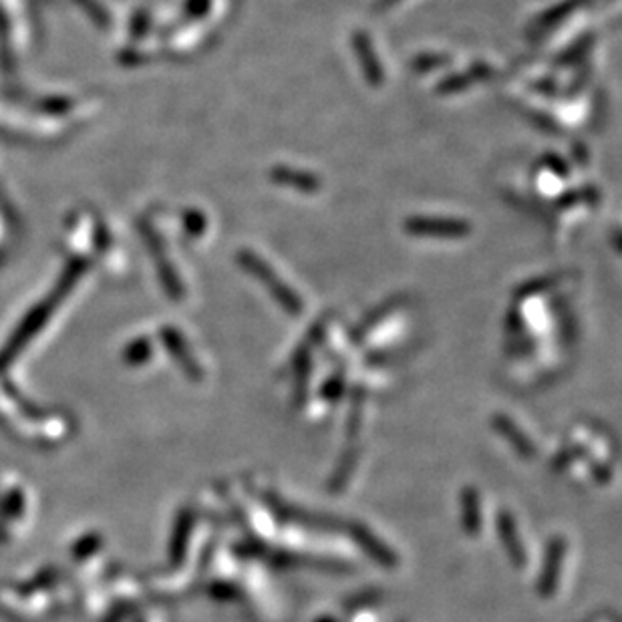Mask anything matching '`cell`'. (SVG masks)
<instances>
[{
	"mask_svg": "<svg viewBox=\"0 0 622 622\" xmlns=\"http://www.w3.org/2000/svg\"><path fill=\"white\" fill-rule=\"evenodd\" d=\"M240 266L252 274L260 284H264V289L272 294V298L281 305L286 313L300 315L302 313V298L292 290L289 282H284L281 276L276 274V270L268 264L266 260H262L254 250H240L238 252Z\"/></svg>",
	"mask_w": 622,
	"mask_h": 622,
	"instance_id": "cell-1",
	"label": "cell"
},
{
	"mask_svg": "<svg viewBox=\"0 0 622 622\" xmlns=\"http://www.w3.org/2000/svg\"><path fill=\"white\" fill-rule=\"evenodd\" d=\"M405 232L417 238H465L471 234V224L462 218L411 216L405 220Z\"/></svg>",
	"mask_w": 622,
	"mask_h": 622,
	"instance_id": "cell-2",
	"label": "cell"
},
{
	"mask_svg": "<svg viewBox=\"0 0 622 622\" xmlns=\"http://www.w3.org/2000/svg\"><path fill=\"white\" fill-rule=\"evenodd\" d=\"M353 48H355L359 67H361L367 83H369L371 87H381L384 83V71H383V65L379 63V56H376L375 53L373 40L365 30H355Z\"/></svg>",
	"mask_w": 622,
	"mask_h": 622,
	"instance_id": "cell-3",
	"label": "cell"
},
{
	"mask_svg": "<svg viewBox=\"0 0 622 622\" xmlns=\"http://www.w3.org/2000/svg\"><path fill=\"white\" fill-rule=\"evenodd\" d=\"M268 176L276 186L292 187V190L302 192V194H318L323 187L321 177L310 174V171L297 169L290 166H274L272 169H270Z\"/></svg>",
	"mask_w": 622,
	"mask_h": 622,
	"instance_id": "cell-4",
	"label": "cell"
},
{
	"mask_svg": "<svg viewBox=\"0 0 622 622\" xmlns=\"http://www.w3.org/2000/svg\"><path fill=\"white\" fill-rule=\"evenodd\" d=\"M583 3H584V0H568V3H564V4H560V6H554L552 11H548L546 16H542V19H540V21L536 22V30H538V32H542V30H546V29L554 27V24H558L560 21L566 19V16H568L572 11H576V8H578L580 4H583Z\"/></svg>",
	"mask_w": 622,
	"mask_h": 622,
	"instance_id": "cell-5",
	"label": "cell"
},
{
	"mask_svg": "<svg viewBox=\"0 0 622 622\" xmlns=\"http://www.w3.org/2000/svg\"><path fill=\"white\" fill-rule=\"evenodd\" d=\"M447 63H449V56H447V55L425 53V55L415 56L413 63H411V67H413L415 71H419V73H428V71H436V69H439V67H445Z\"/></svg>",
	"mask_w": 622,
	"mask_h": 622,
	"instance_id": "cell-6",
	"label": "cell"
},
{
	"mask_svg": "<svg viewBox=\"0 0 622 622\" xmlns=\"http://www.w3.org/2000/svg\"><path fill=\"white\" fill-rule=\"evenodd\" d=\"M473 75L468 73V75H449L447 79L441 81L437 85V93L441 95H454L457 91H463V89H468L473 83Z\"/></svg>",
	"mask_w": 622,
	"mask_h": 622,
	"instance_id": "cell-7",
	"label": "cell"
},
{
	"mask_svg": "<svg viewBox=\"0 0 622 622\" xmlns=\"http://www.w3.org/2000/svg\"><path fill=\"white\" fill-rule=\"evenodd\" d=\"M552 282H554V278H542V276H540V278H534V281H531V282L523 284L520 292H522V294H526V297H530V294H534V292H540V290L548 289V286H550Z\"/></svg>",
	"mask_w": 622,
	"mask_h": 622,
	"instance_id": "cell-8",
	"label": "cell"
},
{
	"mask_svg": "<svg viewBox=\"0 0 622 622\" xmlns=\"http://www.w3.org/2000/svg\"><path fill=\"white\" fill-rule=\"evenodd\" d=\"M591 43H592V37H584V39H580V43H578L576 47H572L568 53H564L562 61H564V63H572V61L576 59V56L584 55V53L588 51V45H591Z\"/></svg>",
	"mask_w": 622,
	"mask_h": 622,
	"instance_id": "cell-9",
	"label": "cell"
},
{
	"mask_svg": "<svg viewBox=\"0 0 622 622\" xmlns=\"http://www.w3.org/2000/svg\"><path fill=\"white\" fill-rule=\"evenodd\" d=\"M544 161H546V166L554 171V174H558L560 177H566V176H568V168H566V163H564L560 158H556V155L548 153Z\"/></svg>",
	"mask_w": 622,
	"mask_h": 622,
	"instance_id": "cell-10",
	"label": "cell"
}]
</instances>
